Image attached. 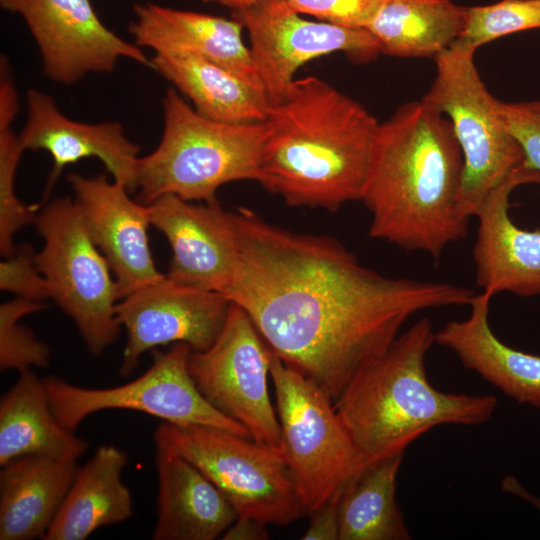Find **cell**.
I'll return each mask as SVG.
<instances>
[{
    "instance_id": "52a82bcc",
    "label": "cell",
    "mask_w": 540,
    "mask_h": 540,
    "mask_svg": "<svg viewBox=\"0 0 540 540\" xmlns=\"http://www.w3.org/2000/svg\"><path fill=\"white\" fill-rule=\"evenodd\" d=\"M154 440L198 468L237 516L285 526L306 511L279 448L216 427L167 422L156 428Z\"/></svg>"
},
{
    "instance_id": "1f68e13d",
    "label": "cell",
    "mask_w": 540,
    "mask_h": 540,
    "mask_svg": "<svg viewBox=\"0 0 540 540\" xmlns=\"http://www.w3.org/2000/svg\"><path fill=\"white\" fill-rule=\"evenodd\" d=\"M298 13L319 21L367 28L385 0H286Z\"/></svg>"
},
{
    "instance_id": "ffe728a7",
    "label": "cell",
    "mask_w": 540,
    "mask_h": 540,
    "mask_svg": "<svg viewBox=\"0 0 540 540\" xmlns=\"http://www.w3.org/2000/svg\"><path fill=\"white\" fill-rule=\"evenodd\" d=\"M158 477L155 540H213L237 513L219 489L192 463L155 442Z\"/></svg>"
},
{
    "instance_id": "277c9868",
    "label": "cell",
    "mask_w": 540,
    "mask_h": 540,
    "mask_svg": "<svg viewBox=\"0 0 540 540\" xmlns=\"http://www.w3.org/2000/svg\"><path fill=\"white\" fill-rule=\"evenodd\" d=\"M435 332L429 317L420 318L335 400L364 465L405 452L436 426L481 425L495 412L497 398L492 395L446 393L431 385L425 362Z\"/></svg>"
},
{
    "instance_id": "d6986e66",
    "label": "cell",
    "mask_w": 540,
    "mask_h": 540,
    "mask_svg": "<svg viewBox=\"0 0 540 540\" xmlns=\"http://www.w3.org/2000/svg\"><path fill=\"white\" fill-rule=\"evenodd\" d=\"M133 10L129 32L140 48L194 53L263 90L238 20L151 2L135 4Z\"/></svg>"
},
{
    "instance_id": "d4e9b609",
    "label": "cell",
    "mask_w": 540,
    "mask_h": 540,
    "mask_svg": "<svg viewBox=\"0 0 540 540\" xmlns=\"http://www.w3.org/2000/svg\"><path fill=\"white\" fill-rule=\"evenodd\" d=\"M0 401V465L27 455L76 461L86 440L62 426L55 417L42 379L31 370Z\"/></svg>"
},
{
    "instance_id": "836d02e7",
    "label": "cell",
    "mask_w": 540,
    "mask_h": 540,
    "mask_svg": "<svg viewBox=\"0 0 540 540\" xmlns=\"http://www.w3.org/2000/svg\"><path fill=\"white\" fill-rule=\"evenodd\" d=\"M343 489V488H342ZM339 491L321 507L311 512L310 525L303 535L304 540H338L339 518L338 499Z\"/></svg>"
},
{
    "instance_id": "e0dca14e",
    "label": "cell",
    "mask_w": 540,
    "mask_h": 540,
    "mask_svg": "<svg viewBox=\"0 0 540 540\" xmlns=\"http://www.w3.org/2000/svg\"><path fill=\"white\" fill-rule=\"evenodd\" d=\"M525 184L540 185V172L524 162L488 194L475 214V281L491 297L500 292L540 295V230L518 227L509 214L512 192Z\"/></svg>"
},
{
    "instance_id": "7c38bea8",
    "label": "cell",
    "mask_w": 540,
    "mask_h": 540,
    "mask_svg": "<svg viewBox=\"0 0 540 540\" xmlns=\"http://www.w3.org/2000/svg\"><path fill=\"white\" fill-rule=\"evenodd\" d=\"M232 16L248 33L269 107L283 99L297 70L313 59L343 52L357 63H366L381 54L378 40L367 28L306 20L286 0H258Z\"/></svg>"
},
{
    "instance_id": "f546056e",
    "label": "cell",
    "mask_w": 540,
    "mask_h": 540,
    "mask_svg": "<svg viewBox=\"0 0 540 540\" xmlns=\"http://www.w3.org/2000/svg\"><path fill=\"white\" fill-rule=\"evenodd\" d=\"M24 149L12 128L0 129V253L10 256L15 250L14 236L39 212L37 205L24 204L15 193V175Z\"/></svg>"
},
{
    "instance_id": "f1b7e54d",
    "label": "cell",
    "mask_w": 540,
    "mask_h": 540,
    "mask_svg": "<svg viewBox=\"0 0 540 540\" xmlns=\"http://www.w3.org/2000/svg\"><path fill=\"white\" fill-rule=\"evenodd\" d=\"M46 308L41 301L16 297L0 305V369L17 370L46 367L50 361L49 347L31 329L20 323L29 314Z\"/></svg>"
},
{
    "instance_id": "4fadbf2b",
    "label": "cell",
    "mask_w": 540,
    "mask_h": 540,
    "mask_svg": "<svg viewBox=\"0 0 540 540\" xmlns=\"http://www.w3.org/2000/svg\"><path fill=\"white\" fill-rule=\"evenodd\" d=\"M0 6L26 23L44 74L73 85L91 73L112 72L121 59L151 68V59L134 42L103 24L90 0H0Z\"/></svg>"
},
{
    "instance_id": "e575fe53",
    "label": "cell",
    "mask_w": 540,
    "mask_h": 540,
    "mask_svg": "<svg viewBox=\"0 0 540 540\" xmlns=\"http://www.w3.org/2000/svg\"><path fill=\"white\" fill-rule=\"evenodd\" d=\"M19 110L18 94L6 57L0 61V129L11 128Z\"/></svg>"
},
{
    "instance_id": "603a6c76",
    "label": "cell",
    "mask_w": 540,
    "mask_h": 540,
    "mask_svg": "<svg viewBox=\"0 0 540 540\" xmlns=\"http://www.w3.org/2000/svg\"><path fill=\"white\" fill-rule=\"evenodd\" d=\"M126 453L99 446L78 468L69 491L43 540H84L97 529L133 516V499L122 481Z\"/></svg>"
},
{
    "instance_id": "4316f807",
    "label": "cell",
    "mask_w": 540,
    "mask_h": 540,
    "mask_svg": "<svg viewBox=\"0 0 540 540\" xmlns=\"http://www.w3.org/2000/svg\"><path fill=\"white\" fill-rule=\"evenodd\" d=\"M399 452L365 465L338 499V540H409L411 534L396 499Z\"/></svg>"
},
{
    "instance_id": "ba28073f",
    "label": "cell",
    "mask_w": 540,
    "mask_h": 540,
    "mask_svg": "<svg viewBox=\"0 0 540 540\" xmlns=\"http://www.w3.org/2000/svg\"><path fill=\"white\" fill-rule=\"evenodd\" d=\"M475 52L456 42L436 56L435 78L422 98L452 125L464 161L461 201L471 217L524 163V153L500 115L499 100L477 70Z\"/></svg>"
},
{
    "instance_id": "2e32d148",
    "label": "cell",
    "mask_w": 540,
    "mask_h": 540,
    "mask_svg": "<svg viewBox=\"0 0 540 540\" xmlns=\"http://www.w3.org/2000/svg\"><path fill=\"white\" fill-rule=\"evenodd\" d=\"M67 180L87 231L113 272L120 299L160 278L149 245V205L132 200L127 188L106 174L71 173Z\"/></svg>"
},
{
    "instance_id": "d6a6232c",
    "label": "cell",
    "mask_w": 540,
    "mask_h": 540,
    "mask_svg": "<svg viewBox=\"0 0 540 540\" xmlns=\"http://www.w3.org/2000/svg\"><path fill=\"white\" fill-rule=\"evenodd\" d=\"M498 109L524 153L525 164L540 172V100H499Z\"/></svg>"
},
{
    "instance_id": "484cf974",
    "label": "cell",
    "mask_w": 540,
    "mask_h": 540,
    "mask_svg": "<svg viewBox=\"0 0 540 540\" xmlns=\"http://www.w3.org/2000/svg\"><path fill=\"white\" fill-rule=\"evenodd\" d=\"M465 10L451 0H385L367 29L381 54L434 59L458 41Z\"/></svg>"
},
{
    "instance_id": "9c48e42d",
    "label": "cell",
    "mask_w": 540,
    "mask_h": 540,
    "mask_svg": "<svg viewBox=\"0 0 540 540\" xmlns=\"http://www.w3.org/2000/svg\"><path fill=\"white\" fill-rule=\"evenodd\" d=\"M270 377L280 427L278 448L311 513L365 465L334 402L313 380L271 350Z\"/></svg>"
},
{
    "instance_id": "5bb4252c",
    "label": "cell",
    "mask_w": 540,
    "mask_h": 540,
    "mask_svg": "<svg viewBox=\"0 0 540 540\" xmlns=\"http://www.w3.org/2000/svg\"><path fill=\"white\" fill-rule=\"evenodd\" d=\"M231 302L222 294L184 285L167 274L121 298L116 317L127 340L120 374L130 375L148 350L186 343L192 351L208 349L220 334Z\"/></svg>"
},
{
    "instance_id": "7a4b0ae2",
    "label": "cell",
    "mask_w": 540,
    "mask_h": 540,
    "mask_svg": "<svg viewBox=\"0 0 540 540\" xmlns=\"http://www.w3.org/2000/svg\"><path fill=\"white\" fill-rule=\"evenodd\" d=\"M464 161L450 121L423 99L380 123L361 201L369 234L438 259L467 236Z\"/></svg>"
},
{
    "instance_id": "d590c367",
    "label": "cell",
    "mask_w": 540,
    "mask_h": 540,
    "mask_svg": "<svg viewBox=\"0 0 540 540\" xmlns=\"http://www.w3.org/2000/svg\"><path fill=\"white\" fill-rule=\"evenodd\" d=\"M266 523L251 517L237 516L223 534V540H265L268 539Z\"/></svg>"
},
{
    "instance_id": "ac0fdd59",
    "label": "cell",
    "mask_w": 540,
    "mask_h": 540,
    "mask_svg": "<svg viewBox=\"0 0 540 540\" xmlns=\"http://www.w3.org/2000/svg\"><path fill=\"white\" fill-rule=\"evenodd\" d=\"M26 108L25 124L18 134L24 151L43 150L53 159L46 195L66 166L85 158H97L115 182L129 192L136 190L140 147L120 123L75 121L58 108L52 96L38 89L26 92Z\"/></svg>"
},
{
    "instance_id": "74e56055",
    "label": "cell",
    "mask_w": 540,
    "mask_h": 540,
    "mask_svg": "<svg viewBox=\"0 0 540 540\" xmlns=\"http://www.w3.org/2000/svg\"><path fill=\"white\" fill-rule=\"evenodd\" d=\"M207 2H214L219 5L231 8L233 11L245 8L258 0H204Z\"/></svg>"
},
{
    "instance_id": "3957f363",
    "label": "cell",
    "mask_w": 540,
    "mask_h": 540,
    "mask_svg": "<svg viewBox=\"0 0 540 540\" xmlns=\"http://www.w3.org/2000/svg\"><path fill=\"white\" fill-rule=\"evenodd\" d=\"M260 180L289 206L336 211L362 198L380 123L315 76L296 78L268 108Z\"/></svg>"
},
{
    "instance_id": "5b68a950",
    "label": "cell",
    "mask_w": 540,
    "mask_h": 540,
    "mask_svg": "<svg viewBox=\"0 0 540 540\" xmlns=\"http://www.w3.org/2000/svg\"><path fill=\"white\" fill-rule=\"evenodd\" d=\"M163 131L157 147L139 158L137 200L164 195L215 202L224 184L260 180L267 126L264 121L226 123L199 114L175 88L162 99Z\"/></svg>"
},
{
    "instance_id": "44dd1931",
    "label": "cell",
    "mask_w": 540,
    "mask_h": 540,
    "mask_svg": "<svg viewBox=\"0 0 540 540\" xmlns=\"http://www.w3.org/2000/svg\"><path fill=\"white\" fill-rule=\"evenodd\" d=\"M493 297L481 292L469 304L463 320H452L435 332V343L456 354L463 366L476 372L518 403L540 409V356L509 347L489 323Z\"/></svg>"
},
{
    "instance_id": "83f0119b",
    "label": "cell",
    "mask_w": 540,
    "mask_h": 540,
    "mask_svg": "<svg viewBox=\"0 0 540 540\" xmlns=\"http://www.w3.org/2000/svg\"><path fill=\"white\" fill-rule=\"evenodd\" d=\"M540 29V0H501L466 7L458 43L477 50L512 33Z\"/></svg>"
},
{
    "instance_id": "cb8c5ba5",
    "label": "cell",
    "mask_w": 540,
    "mask_h": 540,
    "mask_svg": "<svg viewBox=\"0 0 540 540\" xmlns=\"http://www.w3.org/2000/svg\"><path fill=\"white\" fill-rule=\"evenodd\" d=\"M151 69L169 81L202 116L226 123L265 121L264 91L232 72L187 51L154 53Z\"/></svg>"
},
{
    "instance_id": "30bf717a",
    "label": "cell",
    "mask_w": 540,
    "mask_h": 540,
    "mask_svg": "<svg viewBox=\"0 0 540 540\" xmlns=\"http://www.w3.org/2000/svg\"><path fill=\"white\" fill-rule=\"evenodd\" d=\"M191 351L186 343H176L165 352L154 350L147 371L111 388H84L55 376L42 380L55 417L70 431L92 413L126 409L175 425L216 427L252 439L245 426L217 410L200 393L188 370Z\"/></svg>"
},
{
    "instance_id": "4dcf8cb0",
    "label": "cell",
    "mask_w": 540,
    "mask_h": 540,
    "mask_svg": "<svg viewBox=\"0 0 540 540\" xmlns=\"http://www.w3.org/2000/svg\"><path fill=\"white\" fill-rule=\"evenodd\" d=\"M33 247L21 244L0 263V289L34 301L49 298L46 280L35 263Z\"/></svg>"
},
{
    "instance_id": "8992f818",
    "label": "cell",
    "mask_w": 540,
    "mask_h": 540,
    "mask_svg": "<svg viewBox=\"0 0 540 540\" xmlns=\"http://www.w3.org/2000/svg\"><path fill=\"white\" fill-rule=\"evenodd\" d=\"M34 225L43 240L35 263L49 298L74 321L89 352L101 355L121 329L116 317L118 286L106 258L69 197L46 204Z\"/></svg>"
},
{
    "instance_id": "9a60e30c",
    "label": "cell",
    "mask_w": 540,
    "mask_h": 540,
    "mask_svg": "<svg viewBox=\"0 0 540 540\" xmlns=\"http://www.w3.org/2000/svg\"><path fill=\"white\" fill-rule=\"evenodd\" d=\"M148 205L151 225L171 247L167 276L223 295L239 257L234 213L224 210L218 201L194 204L175 195L161 196Z\"/></svg>"
},
{
    "instance_id": "7402d4cb",
    "label": "cell",
    "mask_w": 540,
    "mask_h": 540,
    "mask_svg": "<svg viewBox=\"0 0 540 540\" xmlns=\"http://www.w3.org/2000/svg\"><path fill=\"white\" fill-rule=\"evenodd\" d=\"M2 467L0 539H43L73 482L76 461L27 455Z\"/></svg>"
},
{
    "instance_id": "8d00e7d4",
    "label": "cell",
    "mask_w": 540,
    "mask_h": 540,
    "mask_svg": "<svg viewBox=\"0 0 540 540\" xmlns=\"http://www.w3.org/2000/svg\"><path fill=\"white\" fill-rule=\"evenodd\" d=\"M501 488L504 492L532 504L540 511V497L528 491L515 476L506 475L501 481Z\"/></svg>"
},
{
    "instance_id": "6da1fadb",
    "label": "cell",
    "mask_w": 540,
    "mask_h": 540,
    "mask_svg": "<svg viewBox=\"0 0 540 540\" xmlns=\"http://www.w3.org/2000/svg\"><path fill=\"white\" fill-rule=\"evenodd\" d=\"M233 213L239 257L223 295L333 402L411 316L469 305L475 295L453 283L385 276L333 238L292 232L244 207Z\"/></svg>"
},
{
    "instance_id": "8fae6325",
    "label": "cell",
    "mask_w": 540,
    "mask_h": 540,
    "mask_svg": "<svg viewBox=\"0 0 540 540\" xmlns=\"http://www.w3.org/2000/svg\"><path fill=\"white\" fill-rule=\"evenodd\" d=\"M188 370L213 407L245 426L252 440L279 447V421L267 387L270 349L244 309L231 302L220 334L208 349L191 351Z\"/></svg>"
}]
</instances>
